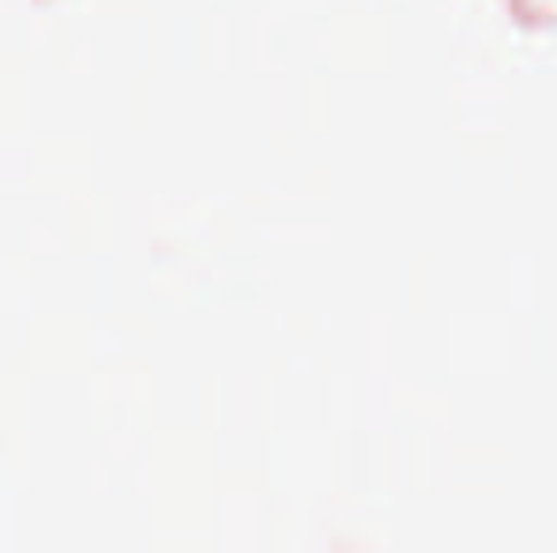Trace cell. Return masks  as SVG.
I'll list each match as a JSON object with an SVG mask.
<instances>
[]
</instances>
